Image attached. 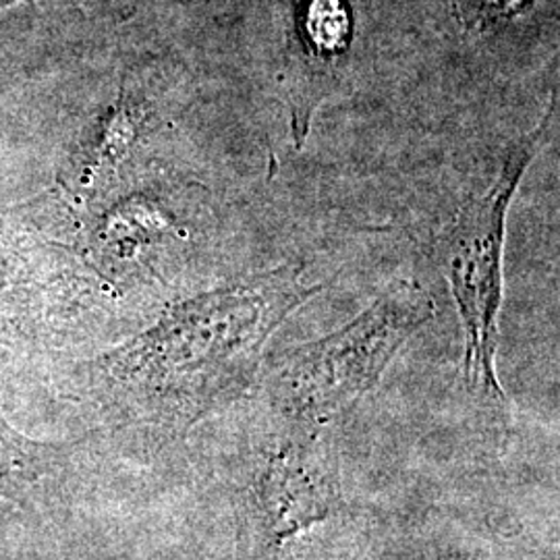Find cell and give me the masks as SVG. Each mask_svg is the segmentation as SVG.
Wrapping results in <instances>:
<instances>
[{
	"instance_id": "3",
	"label": "cell",
	"mask_w": 560,
	"mask_h": 560,
	"mask_svg": "<svg viewBox=\"0 0 560 560\" xmlns=\"http://www.w3.org/2000/svg\"><path fill=\"white\" fill-rule=\"evenodd\" d=\"M555 117L513 141L490 187L465 201L434 240V256L459 310L463 328V378L469 399L486 425L506 436L511 407L497 376L499 316L502 305V249L511 200L529 164L538 156Z\"/></svg>"
},
{
	"instance_id": "8",
	"label": "cell",
	"mask_w": 560,
	"mask_h": 560,
	"mask_svg": "<svg viewBox=\"0 0 560 560\" xmlns=\"http://www.w3.org/2000/svg\"><path fill=\"white\" fill-rule=\"evenodd\" d=\"M145 117V106L125 94L110 106L102 119L94 145L90 148V161L85 162V183L106 179L119 168L120 162L127 159L140 138Z\"/></svg>"
},
{
	"instance_id": "5",
	"label": "cell",
	"mask_w": 560,
	"mask_h": 560,
	"mask_svg": "<svg viewBox=\"0 0 560 560\" xmlns=\"http://www.w3.org/2000/svg\"><path fill=\"white\" fill-rule=\"evenodd\" d=\"M289 18L280 94L303 148L324 102L339 92L355 40V0H284Z\"/></svg>"
},
{
	"instance_id": "7",
	"label": "cell",
	"mask_w": 560,
	"mask_h": 560,
	"mask_svg": "<svg viewBox=\"0 0 560 560\" xmlns=\"http://www.w3.org/2000/svg\"><path fill=\"white\" fill-rule=\"evenodd\" d=\"M370 560H494L467 532L436 523H409L390 529Z\"/></svg>"
},
{
	"instance_id": "9",
	"label": "cell",
	"mask_w": 560,
	"mask_h": 560,
	"mask_svg": "<svg viewBox=\"0 0 560 560\" xmlns=\"http://www.w3.org/2000/svg\"><path fill=\"white\" fill-rule=\"evenodd\" d=\"M534 0H455V15L471 32H486L515 20Z\"/></svg>"
},
{
	"instance_id": "6",
	"label": "cell",
	"mask_w": 560,
	"mask_h": 560,
	"mask_svg": "<svg viewBox=\"0 0 560 560\" xmlns=\"http://www.w3.org/2000/svg\"><path fill=\"white\" fill-rule=\"evenodd\" d=\"M71 463V446L34 441L0 413V499L21 506L52 501Z\"/></svg>"
},
{
	"instance_id": "10",
	"label": "cell",
	"mask_w": 560,
	"mask_h": 560,
	"mask_svg": "<svg viewBox=\"0 0 560 560\" xmlns=\"http://www.w3.org/2000/svg\"><path fill=\"white\" fill-rule=\"evenodd\" d=\"M13 2H18V0H0V9L9 7V4H13Z\"/></svg>"
},
{
	"instance_id": "1",
	"label": "cell",
	"mask_w": 560,
	"mask_h": 560,
	"mask_svg": "<svg viewBox=\"0 0 560 560\" xmlns=\"http://www.w3.org/2000/svg\"><path fill=\"white\" fill-rule=\"evenodd\" d=\"M322 289L303 264H282L173 305L90 365L102 421L154 455L185 441L254 390L268 342Z\"/></svg>"
},
{
	"instance_id": "4",
	"label": "cell",
	"mask_w": 560,
	"mask_h": 560,
	"mask_svg": "<svg viewBox=\"0 0 560 560\" xmlns=\"http://www.w3.org/2000/svg\"><path fill=\"white\" fill-rule=\"evenodd\" d=\"M342 506L335 434L270 430L254 478L241 494V560H282L305 529Z\"/></svg>"
},
{
	"instance_id": "2",
	"label": "cell",
	"mask_w": 560,
	"mask_h": 560,
	"mask_svg": "<svg viewBox=\"0 0 560 560\" xmlns=\"http://www.w3.org/2000/svg\"><path fill=\"white\" fill-rule=\"evenodd\" d=\"M434 314L420 282L399 279L353 320L289 349L264 381L270 430L335 434Z\"/></svg>"
}]
</instances>
